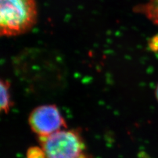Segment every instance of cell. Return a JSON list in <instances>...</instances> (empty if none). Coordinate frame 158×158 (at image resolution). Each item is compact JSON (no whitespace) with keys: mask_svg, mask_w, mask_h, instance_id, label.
<instances>
[{"mask_svg":"<svg viewBox=\"0 0 158 158\" xmlns=\"http://www.w3.org/2000/svg\"><path fill=\"white\" fill-rule=\"evenodd\" d=\"M27 158H47L41 146H32L27 152Z\"/></svg>","mask_w":158,"mask_h":158,"instance_id":"obj_6","label":"cell"},{"mask_svg":"<svg viewBox=\"0 0 158 158\" xmlns=\"http://www.w3.org/2000/svg\"><path fill=\"white\" fill-rule=\"evenodd\" d=\"M149 48L153 52L158 51V36L153 37L149 42Z\"/></svg>","mask_w":158,"mask_h":158,"instance_id":"obj_7","label":"cell"},{"mask_svg":"<svg viewBox=\"0 0 158 158\" xmlns=\"http://www.w3.org/2000/svg\"><path fill=\"white\" fill-rule=\"evenodd\" d=\"M35 0H0V36H14L30 31L36 24Z\"/></svg>","mask_w":158,"mask_h":158,"instance_id":"obj_1","label":"cell"},{"mask_svg":"<svg viewBox=\"0 0 158 158\" xmlns=\"http://www.w3.org/2000/svg\"><path fill=\"white\" fill-rule=\"evenodd\" d=\"M78 158H93V157L90 155L86 154V153H84V154L81 155Z\"/></svg>","mask_w":158,"mask_h":158,"instance_id":"obj_8","label":"cell"},{"mask_svg":"<svg viewBox=\"0 0 158 158\" xmlns=\"http://www.w3.org/2000/svg\"><path fill=\"white\" fill-rule=\"evenodd\" d=\"M156 97H157V101H158V85L157 86V88H156Z\"/></svg>","mask_w":158,"mask_h":158,"instance_id":"obj_9","label":"cell"},{"mask_svg":"<svg viewBox=\"0 0 158 158\" xmlns=\"http://www.w3.org/2000/svg\"><path fill=\"white\" fill-rule=\"evenodd\" d=\"M134 11L158 26V0H148L147 2L138 5L134 8Z\"/></svg>","mask_w":158,"mask_h":158,"instance_id":"obj_4","label":"cell"},{"mask_svg":"<svg viewBox=\"0 0 158 158\" xmlns=\"http://www.w3.org/2000/svg\"><path fill=\"white\" fill-rule=\"evenodd\" d=\"M13 106L10 84L0 78V114L7 113Z\"/></svg>","mask_w":158,"mask_h":158,"instance_id":"obj_5","label":"cell"},{"mask_svg":"<svg viewBox=\"0 0 158 158\" xmlns=\"http://www.w3.org/2000/svg\"><path fill=\"white\" fill-rule=\"evenodd\" d=\"M39 141L47 158H78L85 153V141L78 130L64 128Z\"/></svg>","mask_w":158,"mask_h":158,"instance_id":"obj_2","label":"cell"},{"mask_svg":"<svg viewBox=\"0 0 158 158\" xmlns=\"http://www.w3.org/2000/svg\"><path fill=\"white\" fill-rule=\"evenodd\" d=\"M28 124L39 137H45L67 128V123L57 106L42 105L35 107L30 113Z\"/></svg>","mask_w":158,"mask_h":158,"instance_id":"obj_3","label":"cell"}]
</instances>
